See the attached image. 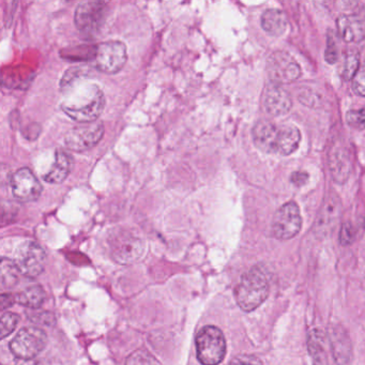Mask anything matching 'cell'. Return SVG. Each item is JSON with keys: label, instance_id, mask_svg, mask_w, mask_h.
<instances>
[{"label": "cell", "instance_id": "obj_1", "mask_svg": "<svg viewBox=\"0 0 365 365\" xmlns=\"http://www.w3.org/2000/svg\"><path fill=\"white\" fill-rule=\"evenodd\" d=\"M85 80L86 76L61 89L65 95L61 110L70 118L81 123L97 121L106 108L103 91L97 84L85 82Z\"/></svg>", "mask_w": 365, "mask_h": 365}, {"label": "cell", "instance_id": "obj_2", "mask_svg": "<svg viewBox=\"0 0 365 365\" xmlns=\"http://www.w3.org/2000/svg\"><path fill=\"white\" fill-rule=\"evenodd\" d=\"M270 292L269 277L264 267L254 266L241 277L235 289V298L242 311L250 313L259 307Z\"/></svg>", "mask_w": 365, "mask_h": 365}, {"label": "cell", "instance_id": "obj_3", "mask_svg": "<svg viewBox=\"0 0 365 365\" xmlns=\"http://www.w3.org/2000/svg\"><path fill=\"white\" fill-rule=\"evenodd\" d=\"M195 341L196 354L202 365H219L225 358V336L217 327H204Z\"/></svg>", "mask_w": 365, "mask_h": 365}, {"label": "cell", "instance_id": "obj_4", "mask_svg": "<svg viewBox=\"0 0 365 365\" xmlns=\"http://www.w3.org/2000/svg\"><path fill=\"white\" fill-rule=\"evenodd\" d=\"M113 259L120 264L138 262L145 254V242L140 237L130 230L113 232L108 238Z\"/></svg>", "mask_w": 365, "mask_h": 365}, {"label": "cell", "instance_id": "obj_5", "mask_svg": "<svg viewBox=\"0 0 365 365\" xmlns=\"http://www.w3.org/2000/svg\"><path fill=\"white\" fill-rule=\"evenodd\" d=\"M48 344V335L42 329L29 327L19 331L18 334L10 341V350L18 359L33 360L41 354Z\"/></svg>", "mask_w": 365, "mask_h": 365}, {"label": "cell", "instance_id": "obj_6", "mask_svg": "<svg viewBox=\"0 0 365 365\" xmlns=\"http://www.w3.org/2000/svg\"><path fill=\"white\" fill-rule=\"evenodd\" d=\"M108 12V4L88 0L78 4L74 12V23L82 35L93 37L101 29Z\"/></svg>", "mask_w": 365, "mask_h": 365}, {"label": "cell", "instance_id": "obj_7", "mask_svg": "<svg viewBox=\"0 0 365 365\" xmlns=\"http://www.w3.org/2000/svg\"><path fill=\"white\" fill-rule=\"evenodd\" d=\"M128 61L127 46L121 41H108L96 46L93 66L98 71L115 74Z\"/></svg>", "mask_w": 365, "mask_h": 365}, {"label": "cell", "instance_id": "obj_8", "mask_svg": "<svg viewBox=\"0 0 365 365\" xmlns=\"http://www.w3.org/2000/svg\"><path fill=\"white\" fill-rule=\"evenodd\" d=\"M302 217L300 209L294 202H286L275 212L272 220L273 236L279 240H289L301 230Z\"/></svg>", "mask_w": 365, "mask_h": 365}, {"label": "cell", "instance_id": "obj_9", "mask_svg": "<svg viewBox=\"0 0 365 365\" xmlns=\"http://www.w3.org/2000/svg\"><path fill=\"white\" fill-rule=\"evenodd\" d=\"M14 262L23 275L36 277L41 274L46 268V251L38 243L26 241L16 250Z\"/></svg>", "mask_w": 365, "mask_h": 365}, {"label": "cell", "instance_id": "obj_10", "mask_svg": "<svg viewBox=\"0 0 365 365\" xmlns=\"http://www.w3.org/2000/svg\"><path fill=\"white\" fill-rule=\"evenodd\" d=\"M267 73L273 84L285 85L300 78L301 68L288 53L277 51L267 61Z\"/></svg>", "mask_w": 365, "mask_h": 365}, {"label": "cell", "instance_id": "obj_11", "mask_svg": "<svg viewBox=\"0 0 365 365\" xmlns=\"http://www.w3.org/2000/svg\"><path fill=\"white\" fill-rule=\"evenodd\" d=\"M104 135V125L102 121L83 123L68 132L65 138L66 146L76 153L88 150L98 144Z\"/></svg>", "mask_w": 365, "mask_h": 365}, {"label": "cell", "instance_id": "obj_12", "mask_svg": "<svg viewBox=\"0 0 365 365\" xmlns=\"http://www.w3.org/2000/svg\"><path fill=\"white\" fill-rule=\"evenodd\" d=\"M12 194L21 202H34L41 195L43 187L29 168L16 170L10 178Z\"/></svg>", "mask_w": 365, "mask_h": 365}, {"label": "cell", "instance_id": "obj_13", "mask_svg": "<svg viewBox=\"0 0 365 365\" xmlns=\"http://www.w3.org/2000/svg\"><path fill=\"white\" fill-rule=\"evenodd\" d=\"M254 144L266 153H277L279 147V128L269 120H259L254 125Z\"/></svg>", "mask_w": 365, "mask_h": 365}, {"label": "cell", "instance_id": "obj_14", "mask_svg": "<svg viewBox=\"0 0 365 365\" xmlns=\"http://www.w3.org/2000/svg\"><path fill=\"white\" fill-rule=\"evenodd\" d=\"M329 343L333 359L337 365H346L352 358V346L349 335L339 324L331 327L329 331Z\"/></svg>", "mask_w": 365, "mask_h": 365}, {"label": "cell", "instance_id": "obj_15", "mask_svg": "<svg viewBox=\"0 0 365 365\" xmlns=\"http://www.w3.org/2000/svg\"><path fill=\"white\" fill-rule=\"evenodd\" d=\"M264 106L269 114L272 116H282L287 114L292 108V97L281 85L272 83L264 91Z\"/></svg>", "mask_w": 365, "mask_h": 365}, {"label": "cell", "instance_id": "obj_16", "mask_svg": "<svg viewBox=\"0 0 365 365\" xmlns=\"http://www.w3.org/2000/svg\"><path fill=\"white\" fill-rule=\"evenodd\" d=\"M329 168L335 182L344 183L349 178L352 163L349 151L344 146H335L329 155Z\"/></svg>", "mask_w": 365, "mask_h": 365}, {"label": "cell", "instance_id": "obj_17", "mask_svg": "<svg viewBox=\"0 0 365 365\" xmlns=\"http://www.w3.org/2000/svg\"><path fill=\"white\" fill-rule=\"evenodd\" d=\"M341 212V202L339 196L334 195V194L327 196L322 202L319 213H318L316 227L322 232H327L329 228L331 230L339 221Z\"/></svg>", "mask_w": 365, "mask_h": 365}, {"label": "cell", "instance_id": "obj_18", "mask_svg": "<svg viewBox=\"0 0 365 365\" xmlns=\"http://www.w3.org/2000/svg\"><path fill=\"white\" fill-rule=\"evenodd\" d=\"M337 31L346 42L359 43L365 38V22L358 16H341L336 21Z\"/></svg>", "mask_w": 365, "mask_h": 365}, {"label": "cell", "instance_id": "obj_19", "mask_svg": "<svg viewBox=\"0 0 365 365\" xmlns=\"http://www.w3.org/2000/svg\"><path fill=\"white\" fill-rule=\"evenodd\" d=\"M72 165H73V159L71 155L63 149H59L56 151L54 164H53L50 172L44 175L43 180L46 182L52 183V185H59V183L63 182L69 176Z\"/></svg>", "mask_w": 365, "mask_h": 365}, {"label": "cell", "instance_id": "obj_20", "mask_svg": "<svg viewBox=\"0 0 365 365\" xmlns=\"http://www.w3.org/2000/svg\"><path fill=\"white\" fill-rule=\"evenodd\" d=\"M262 29L269 35L279 36L283 35L287 29L288 19L285 12L279 9H267L262 14Z\"/></svg>", "mask_w": 365, "mask_h": 365}, {"label": "cell", "instance_id": "obj_21", "mask_svg": "<svg viewBox=\"0 0 365 365\" xmlns=\"http://www.w3.org/2000/svg\"><path fill=\"white\" fill-rule=\"evenodd\" d=\"M301 133L294 125H284L279 128V147L277 153L289 155L296 151L300 144Z\"/></svg>", "mask_w": 365, "mask_h": 365}, {"label": "cell", "instance_id": "obj_22", "mask_svg": "<svg viewBox=\"0 0 365 365\" xmlns=\"http://www.w3.org/2000/svg\"><path fill=\"white\" fill-rule=\"evenodd\" d=\"M46 294L40 285L29 286L22 292H19L16 301L23 307L29 309H38L46 301Z\"/></svg>", "mask_w": 365, "mask_h": 365}, {"label": "cell", "instance_id": "obj_23", "mask_svg": "<svg viewBox=\"0 0 365 365\" xmlns=\"http://www.w3.org/2000/svg\"><path fill=\"white\" fill-rule=\"evenodd\" d=\"M326 334L319 329H313L309 332L307 345L309 354L316 363H320L326 358Z\"/></svg>", "mask_w": 365, "mask_h": 365}, {"label": "cell", "instance_id": "obj_24", "mask_svg": "<svg viewBox=\"0 0 365 365\" xmlns=\"http://www.w3.org/2000/svg\"><path fill=\"white\" fill-rule=\"evenodd\" d=\"M360 55L356 51H350L344 57L341 65V76L345 80L349 81L354 78L360 68Z\"/></svg>", "mask_w": 365, "mask_h": 365}, {"label": "cell", "instance_id": "obj_25", "mask_svg": "<svg viewBox=\"0 0 365 365\" xmlns=\"http://www.w3.org/2000/svg\"><path fill=\"white\" fill-rule=\"evenodd\" d=\"M0 270H1V285L5 287H12L18 282V274L20 271L12 260L4 258Z\"/></svg>", "mask_w": 365, "mask_h": 365}, {"label": "cell", "instance_id": "obj_26", "mask_svg": "<svg viewBox=\"0 0 365 365\" xmlns=\"http://www.w3.org/2000/svg\"><path fill=\"white\" fill-rule=\"evenodd\" d=\"M20 322V316L14 313H5L0 319V339H6L14 332Z\"/></svg>", "mask_w": 365, "mask_h": 365}, {"label": "cell", "instance_id": "obj_27", "mask_svg": "<svg viewBox=\"0 0 365 365\" xmlns=\"http://www.w3.org/2000/svg\"><path fill=\"white\" fill-rule=\"evenodd\" d=\"M68 51H69V52H65V51H63V53L67 54V56H66L65 58L73 59V61H93L96 46H78V48H74V50Z\"/></svg>", "mask_w": 365, "mask_h": 365}, {"label": "cell", "instance_id": "obj_28", "mask_svg": "<svg viewBox=\"0 0 365 365\" xmlns=\"http://www.w3.org/2000/svg\"><path fill=\"white\" fill-rule=\"evenodd\" d=\"M125 365H158V362L147 350L138 349L128 356Z\"/></svg>", "mask_w": 365, "mask_h": 365}, {"label": "cell", "instance_id": "obj_29", "mask_svg": "<svg viewBox=\"0 0 365 365\" xmlns=\"http://www.w3.org/2000/svg\"><path fill=\"white\" fill-rule=\"evenodd\" d=\"M346 121L350 128L354 130L365 129V108L351 110L346 115Z\"/></svg>", "mask_w": 365, "mask_h": 365}, {"label": "cell", "instance_id": "obj_30", "mask_svg": "<svg viewBox=\"0 0 365 365\" xmlns=\"http://www.w3.org/2000/svg\"><path fill=\"white\" fill-rule=\"evenodd\" d=\"M352 89L356 95L365 97V63L360 66L356 76L352 78Z\"/></svg>", "mask_w": 365, "mask_h": 365}, {"label": "cell", "instance_id": "obj_31", "mask_svg": "<svg viewBox=\"0 0 365 365\" xmlns=\"http://www.w3.org/2000/svg\"><path fill=\"white\" fill-rule=\"evenodd\" d=\"M354 239H356V230L349 222H346L339 232V242L341 245H350L354 242Z\"/></svg>", "mask_w": 365, "mask_h": 365}, {"label": "cell", "instance_id": "obj_32", "mask_svg": "<svg viewBox=\"0 0 365 365\" xmlns=\"http://www.w3.org/2000/svg\"><path fill=\"white\" fill-rule=\"evenodd\" d=\"M230 365H264L262 360L253 354H239L230 361Z\"/></svg>", "mask_w": 365, "mask_h": 365}, {"label": "cell", "instance_id": "obj_33", "mask_svg": "<svg viewBox=\"0 0 365 365\" xmlns=\"http://www.w3.org/2000/svg\"><path fill=\"white\" fill-rule=\"evenodd\" d=\"M324 59L330 65L336 63L337 59H339V51H337L336 44L334 43L330 36L328 38V46H327L326 53H324Z\"/></svg>", "mask_w": 365, "mask_h": 365}, {"label": "cell", "instance_id": "obj_34", "mask_svg": "<svg viewBox=\"0 0 365 365\" xmlns=\"http://www.w3.org/2000/svg\"><path fill=\"white\" fill-rule=\"evenodd\" d=\"M307 180H309V174L305 172H294L290 176L292 185H297V187H302L307 182Z\"/></svg>", "mask_w": 365, "mask_h": 365}, {"label": "cell", "instance_id": "obj_35", "mask_svg": "<svg viewBox=\"0 0 365 365\" xmlns=\"http://www.w3.org/2000/svg\"><path fill=\"white\" fill-rule=\"evenodd\" d=\"M14 303V298L12 294H3L1 297H0V304H1V309L5 311L6 309H9L10 307H12Z\"/></svg>", "mask_w": 365, "mask_h": 365}, {"label": "cell", "instance_id": "obj_36", "mask_svg": "<svg viewBox=\"0 0 365 365\" xmlns=\"http://www.w3.org/2000/svg\"><path fill=\"white\" fill-rule=\"evenodd\" d=\"M22 365H51L48 361L42 360V359H33V360H27Z\"/></svg>", "mask_w": 365, "mask_h": 365}, {"label": "cell", "instance_id": "obj_37", "mask_svg": "<svg viewBox=\"0 0 365 365\" xmlns=\"http://www.w3.org/2000/svg\"><path fill=\"white\" fill-rule=\"evenodd\" d=\"M364 226H365V222H364Z\"/></svg>", "mask_w": 365, "mask_h": 365}]
</instances>
